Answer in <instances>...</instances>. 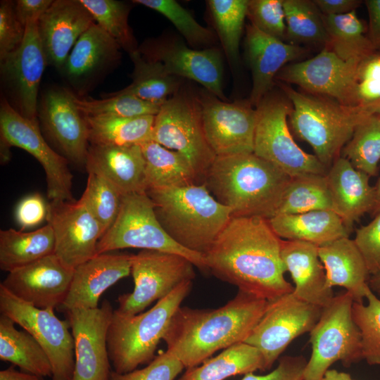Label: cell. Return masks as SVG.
<instances>
[{"instance_id":"cell-1","label":"cell","mask_w":380,"mask_h":380,"mask_svg":"<svg viewBox=\"0 0 380 380\" xmlns=\"http://www.w3.org/2000/svg\"><path fill=\"white\" fill-rule=\"evenodd\" d=\"M281 239L261 217H232L203 255L208 271L267 300L293 292L284 278Z\"/></svg>"},{"instance_id":"cell-2","label":"cell","mask_w":380,"mask_h":380,"mask_svg":"<svg viewBox=\"0 0 380 380\" xmlns=\"http://www.w3.org/2000/svg\"><path fill=\"white\" fill-rule=\"evenodd\" d=\"M268 300L239 291L215 309L179 307L163 337L167 351L191 369L215 353L244 342L263 315Z\"/></svg>"},{"instance_id":"cell-3","label":"cell","mask_w":380,"mask_h":380,"mask_svg":"<svg viewBox=\"0 0 380 380\" xmlns=\"http://www.w3.org/2000/svg\"><path fill=\"white\" fill-rule=\"evenodd\" d=\"M271 163L253 153L216 156L203 184L232 217L276 215L291 180Z\"/></svg>"},{"instance_id":"cell-4","label":"cell","mask_w":380,"mask_h":380,"mask_svg":"<svg viewBox=\"0 0 380 380\" xmlns=\"http://www.w3.org/2000/svg\"><path fill=\"white\" fill-rule=\"evenodd\" d=\"M146 194L167 234L182 247L202 255L232 217V209L219 203L205 184L151 188Z\"/></svg>"},{"instance_id":"cell-5","label":"cell","mask_w":380,"mask_h":380,"mask_svg":"<svg viewBox=\"0 0 380 380\" xmlns=\"http://www.w3.org/2000/svg\"><path fill=\"white\" fill-rule=\"evenodd\" d=\"M291 104L289 125L295 135L309 144L328 169L338 158L357 125L372 114L369 109L348 106L324 96L301 93L281 84Z\"/></svg>"},{"instance_id":"cell-6","label":"cell","mask_w":380,"mask_h":380,"mask_svg":"<svg viewBox=\"0 0 380 380\" xmlns=\"http://www.w3.org/2000/svg\"><path fill=\"white\" fill-rule=\"evenodd\" d=\"M191 287L192 281L182 283L141 314L125 315L113 310L108 330L107 347L114 372L128 373L153 360L157 346L173 315Z\"/></svg>"},{"instance_id":"cell-7","label":"cell","mask_w":380,"mask_h":380,"mask_svg":"<svg viewBox=\"0 0 380 380\" xmlns=\"http://www.w3.org/2000/svg\"><path fill=\"white\" fill-rule=\"evenodd\" d=\"M129 248L178 254L208 270L203 255L182 247L163 229L146 192L122 196L115 220L99 241L97 255Z\"/></svg>"},{"instance_id":"cell-8","label":"cell","mask_w":380,"mask_h":380,"mask_svg":"<svg viewBox=\"0 0 380 380\" xmlns=\"http://www.w3.org/2000/svg\"><path fill=\"white\" fill-rule=\"evenodd\" d=\"M353 298L347 291L334 296L323 308L310 332L312 353L304 380H322L336 362L346 367L362 360L360 331L353 317Z\"/></svg>"},{"instance_id":"cell-9","label":"cell","mask_w":380,"mask_h":380,"mask_svg":"<svg viewBox=\"0 0 380 380\" xmlns=\"http://www.w3.org/2000/svg\"><path fill=\"white\" fill-rule=\"evenodd\" d=\"M152 139L184 156L203 184L216 155L205 134L198 96L176 93L164 102L155 115Z\"/></svg>"},{"instance_id":"cell-10","label":"cell","mask_w":380,"mask_h":380,"mask_svg":"<svg viewBox=\"0 0 380 380\" xmlns=\"http://www.w3.org/2000/svg\"><path fill=\"white\" fill-rule=\"evenodd\" d=\"M291 103L267 96L256 107L253 153L271 163L290 177L304 174L326 175L328 168L296 143L287 123Z\"/></svg>"},{"instance_id":"cell-11","label":"cell","mask_w":380,"mask_h":380,"mask_svg":"<svg viewBox=\"0 0 380 380\" xmlns=\"http://www.w3.org/2000/svg\"><path fill=\"white\" fill-rule=\"evenodd\" d=\"M1 162L9 160L10 148L18 147L31 154L42 166L49 201H75L69 162L42 136L37 120H30L2 99L0 108Z\"/></svg>"},{"instance_id":"cell-12","label":"cell","mask_w":380,"mask_h":380,"mask_svg":"<svg viewBox=\"0 0 380 380\" xmlns=\"http://www.w3.org/2000/svg\"><path fill=\"white\" fill-rule=\"evenodd\" d=\"M0 312L30 333L48 355L52 380H72L75 368L74 340L68 319L52 309H39L13 296L0 284Z\"/></svg>"},{"instance_id":"cell-13","label":"cell","mask_w":380,"mask_h":380,"mask_svg":"<svg viewBox=\"0 0 380 380\" xmlns=\"http://www.w3.org/2000/svg\"><path fill=\"white\" fill-rule=\"evenodd\" d=\"M194 265L186 258L158 251L142 250L132 255V292L119 296L118 312L137 315L155 300L163 299L175 288L195 276Z\"/></svg>"},{"instance_id":"cell-14","label":"cell","mask_w":380,"mask_h":380,"mask_svg":"<svg viewBox=\"0 0 380 380\" xmlns=\"http://www.w3.org/2000/svg\"><path fill=\"white\" fill-rule=\"evenodd\" d=\"M322 309L298 299L293 292L268 300L263 315L244 342L260 351L265 371L270 370L296 338L310 332Z\"/></svg>"},{"instance_id":"cell-15","label":"cell","mask_w":380,"mask_h":380,"mask_svg":"<svg viewBox=\"0 0 380 380\" xmlns=\"http://www.w3.org/2000/svg\"><path fill=\"white\" fill-rule=\"evenodd\" d=\"M360 63L344 61L324 47L312 58L285 65L275 78L296 84L308 94L358 106L356 80Z\"/></svg>"},{"instance_id":"cell-16","label":"cell","mask_w":380,"mask_h":380,"mask_svg":"<svg viewBox=\"0 0 380 380\" xmlns=\"http://www.w3.org/2000/svg\"><path fill=\"white\" fill-rule=\"evenodd\" d=\"M46 220L53 232L55 254L66 266L75 269L97 255V245L104 232L80 199L49 201Z\"/></svg>"},{"instance_id":"cell-17","label":"cell","mask_w":380,"mask_h":380,"mask_svg":"<svg viewBox=\"0 0 380 380\" xmlns=\"http://www.w3.org/2000/svg\"><path fill=\"white\" fill-rule=\"evenodd\" d=\"M207 141L216 156L253 153L257 112L247 103H227L210 92L198 96Z\"/></svg>"},{"instance_id":"cell-18","label":"cell","mask_w":380,"mask_h":380,"mask_svg":"<svg viewBox=\"0 0 380 380\" xmlns=\"http://www.w3.org/2000/svg\"><path fill=\"white\" fill-rule=\"evenodd\" d=\"M113 307L105 300L94 309L66 312L74 340L75 368L72 380H110L107 334Z\"/></svg>"},{"instance_id":"cell-19","label":"cell","mask_w":380,"mask_h":380,"mask_svg":"<svg viewBox=\"0 0 380 380\" xmlns=\"http://www.w3.org/2000/svg\"><path fill=\"white\" fill-rule=\"evenodd\" d=\"M41 126L56 151L69 163L84 168L89 146L84 116L67 89L49 90L39 110Z\"/></svg>"},{"instance_id":"cell-20","label":"cell","mask_w":380,"mask_h":380,"mask_svg":"<svg viewBox=\"0 0 380 380\" xmlns=\"http://www.w3.org/2000/svg\"><path fill=\"white\" fill-rule=\"evenodd\" d=\"M73 273L53 253L8 272L1 284L34 307L54 310L65 301Z\"/></svg>"},{"instance_id":"cell-21","label":"cell","mask_w":380,"mask_h":380,"mask_svg":"<svg viewBox=\"0 0 380 380\" xmlns=\"http://www.w3.org/2000/svg\"><path fill=\"white\" fill-rule=\"evenodd\" d=\"M139 51L146 58L160 62L170 75L197 82L218 99L226 100L222 90V60L218 49L196 50L180 42L156 41L143 44Z\"/></svg>"},{"instance_id":"cell-22","label":"cell","mask_w":380,"mask_h":380,"mask_svg":"<svg viewBox=\"0 0 380 380\" xmlns=\"http://www.w3.org/2000/svg\"><path fill=\"white\" fill-rule=\"evenodd\" d=\"M1 61L4 79L12 87L22 115L37 120V95L47 64L39 37L38 21H28L20 46Z\"/></svg>"},{"instance_id":"cell-23","label":"cell","mask_w":380,"mask_h":380,"mask_svg":"<svg viewBox=\"0 0 380 380\" xmlns=\"http://www.w3.org/2000/svg\"><path fill=\"white\" fill-rule=\"evenodd\" d=\"M95 20L80 0H56L38 21L47 64L62 70L80 36Z\"/></svg>"},{"instance_id":"cell-24","label":"cell","mask_w":380,"mask_h":380,"mask_svg":"<svg viewBox=\"0 0 380 380\" xmlns=\"http://www.w3.org/2000/svg\"><path fill=\"white\" fill-rule=\"evenodd\" d=\"M132 254L105 253L74 269L68 296L61 305L65 311L98 308L101 294L131 273Z\"/></svg>"},{"instance_id":"cell-25","label":"cell","mask_w":380,"mask_h":380,"mask_svg":"<svg viewBox=\"0 0 380 380\" xmlns=\"http://www.w3.org/2000/svg\"><path fill=\"white\" fill-rule=\"evenodd\" d=\"M245 44L253 79L248 102L257 107L271 90L278 72L306 51L301 46L270 37L251 24L246 26Z\"/></svg>"},{"instance_id":"cell-26","label":"cell","mask_w":380,"mask_h":380,"mask_svg":"<svg viewBox=\"0 0 380 380\" xmlns=\"http://www.w3.org/2000/svg\"><path fill=\"white\" fill-rule=\"evenodd\" d=\"M146 164L140 145L89 144L85 170L110 182L124 196L146 191Z\"/></svg>"},{"instance_id":"cell-27","label":"cell","mask_w":380,"mask_h":380,"mask_svg":"<svg viewBox=\"0 0 380 380\" xmlns=\"http://www.w3.org/2000/svg\"><path fill=\"white\" fill-rule=\"evenodd\" d=\"M281 259L294 283L293 295L305 302L324 308L334 298L327 282L318 246L305 241H281Z\"/></svg>"},{"instance_id":"cell-28","label":"cell","mask_w":380,"mask_h":380,"mask_svg":"<svg viewBox=\"0 0 380 380\" xmlns=\"http://www.w3.org/2000/svg\"><path fill=\"white\" fill-rule=\"evenodd\" d=\"M326 177L334 212L351 232L353 223L372 213L374 206L375 190L369 184V176L341 156L329 167Z\"/></svg>"},{"instance_id":"cell-29","label":"cell","mask_w":380,"mask_h":380,"mask_svg":"<svg viewBox=\"0 0 380 380\" xmlns=\"http://www.w3.org/2000/svg\"><path fill=\"white\" fill-rule=\"evenodd\" d=\"M329 288H344L354 302L363 303L370 274L353 239L343 237L318 247Z\"/></svg>"},{"instance_id":"cell-30","label":"cell","mask_w":380,"mask_h":380,"mask_svg":"<svg viewBox=\"0 0 380 380\" xmlns=\"http://www.w3.org/2000/svg\"><path fill=\"white\" fill-rule=\"evenodd\" d=\"M120 49V45L94 23L78 39L62 70L72 83L85 84L115 62Z\"/></svg>"},{"instance_id":"cell-31","label":"cell","mask_w":380,"mask_h":380,"mask_svg":"<svg viewBox=\"0 0 380 380\" xmlns=\"http://www.w3.org/2000/svg\"><path fill=\"white\" fill-rule=\"evenodd\" d=\"M268 220L281 239L305 241L318 247L340 238L348 237L350 233L341 217L328 210L280 214Z\"/></svg>"},{"instance_id":"cell-32","label":"cell","mask_w":380,"mask_h":380,"mask_svg":"<svg viewBox=\"0 0 380 380\" xmlns=\"http://www.w3.org/2000/svg\"><path fill=\"white\" fill-rule=\"evenodd\" d=\"M15 324L9 317L0 315V360L22 372L51 377V364L44 350L30 333L18 330Z\"/></svg>"},{"instance_id":"cell-33","label":"cell","mask_w":380,"mask_h":380,"mask_svg":"<svg viewBox=\"0 0 380 380\" xmlns=\"http://www.w3.org/2000/svg\"><path fill=\"white\" fill-rule=\"evenodd\" d=\"M146 164V189L201 184L189 160L153 139L140 145ZM146 192V191H145Z\"/></svg>"},{"instance_id":"cell-34","label":"cell","mask_w":380,"mask_h":380,"mask_svg":"<svg viewBox=\"0 0 380 380\" xmlns=\"http://www.w3.org/2000/svg\"><path fill=\"white\" fill-rule=\"evenodd\" d=\"M55 253L51 225L28 232L10 228L0 230V269L10 272Z\"/></svg>"},{"instance_id":"cell-35","label":"cell","mask_w":380,"mask_h":380,"mask_svg":"<svg viewBox=\"0 0 380 380\" xmlns=\"http://www.w3.org/2000/svg\"><path fill=\"white\" fill-rule=\"evenodd\" d=\"M265 371L260 351L245 342L233 345L201 365L187 369L178 380H224L227 378Z\"/></svg>"},{"instance_id":"cell-36","label":"cell","mask_w":380,"mask_h":380,"mask_svg":"<svg viewBox=\"0 0 380 380\" xmlns=\"http://www.w3.org/2000/svg\"><path fill=\"white\" fill-rule=\"evenodd\" d=\"M89 142L99 146L141 145L152 139L155 115L84 116Z\"/></svg>"},{"instance_id":"cell-37","label":"cell","mask_w":380,"mask_h":380,"mask_svg":"<svg viewBox=\"0 0 380 380\" xmlns=\"http://www.w3.org/2000/svg\"><path fill=\"white\" fill-rule=\"evenodd\" d=\"M134 63L132 81L119 94H129L151 103L162 105L168 96L175 94L180 82L177 77L170 75L158 61L144 57L138 51L129 54Z\"/></svg>"},{"instance_id":"cell-38","label":"cell","mask_w":380,"mask_h":380,"mask_svg":"<svg viewBox=\"0 0 380 380\" xmlns=\"http://www.w3.org/2000/svg\"><path fill=\"white\" fill-rule=\"evenodd\" d=\"M324 22L329 37L325 47L346 61L361 62L376 51L365 35V27L355 11L338 15H324Z\"/></svg>"},{"instance_id":"cell-39","label":"cell","mask_w":380,"mask_h":380,"mask_svg":"<svg viewBox=\"0 0 380 380\" xmlns=\"http://www.w3.org/2000/svg\"><path fill=\"white\" fill-rule=\"evenodd\" d=\"M319 210L334 211L326 175L304 174L291 178L276 215Z\"/></svg>"},{"instance_id":"cell-40","label":"cell","mask_w":380,"mask_h":380,"mask_svg":"<svg viewBox=\"0 0 380 380\" xmlns=\"http://www.w3.org/2000/svg\"><path fill=\"white\" fill-rule=\"evenodd\" d=\"M283 6L289 43L328 45L323 15L313 1L283 0Z\"/></svg>"},{"instance_id":"cell-41","label":"cell","mask_w":380,"mask_h":380,"mask_svg":"<svg viewBox=\"0 0 380 380\" xmlns=\"http://www.w3.org/2000/svg\"><path fill=\"white\" fill-rule=\"evenodd\" d=\"M341 153L357 170L369 177L377 174L380 161V120L377 115L371 114L357 125Z\"/></svg>"},{"instance_id":"cell-42","label":"cell","mask_w":380,"mask_h":380,"mask_svg":"<svg viewBox=\"0 0 380 380\" xmlns=\"http://www.w3.org/2000/svg\"><path fill=\"white\" fill-rule=\"evenodd\" d=\"M72 99L84 116L139 117L156 115L161 105L144 101L134 95L113 92L101 99L79 97L72 91Z\"/></svg>"},{"instance_id":"cell-43","label":"cell","mask_w":380,"mask_h":380,"mask_svg":"<svg viewBox=\"0 0 380 380\" xmlns=\"http://www.w3.org/2000/svg\"><path fill=\"white\" fill-rule=\"evenodd\" d=\"M207 3L224 52L235 63L239 57L248 0H209Z\"/></svg>"},{"instance_id":"cell-44","label":"cell","mask_w":380,"mask_h":380,"mask_svg":"<svg viewBox=\"0 0 380 380\" xmlns=\"http://www.w3.org/2000/svg\"><path fill=\"white\" fill-rule=\"evenodd\" d=\"M95 23L120 46L131 54L137 51V42L128 24L129 8L115 0H80Z\"/></svg>"},{"instance_id":"cell-45","label":"cell","mask_w":380,"mask_h":380,"mask_svg":"<svg viewBox=\"0 0 380 380\" xmlns=\"http://www.w3.org/2000/svg\"><path fill=\"white\" fill-rule=\"evenodd\" d=\"M367 303L353 302V317L362 341V360L370 365H380V298L369 287Z\"/></svg>"},{"instance_id":"cell-46","label":"cell","mask_w":380,"mask_h":380,"mask_svg":"<svg viewBox=\"0 0 380 380\" xmlns=\"http://www.w3.org/2000/svg\"><path fill=\"white\" fill-rule=\"evenodd\" d=\"M122 197L120 192L107 179L90 172L80 200L98 220L105 233L118 216Z\"/></svg>"},{"instance_id":"cell-47","label":"cell","mask_w":380,"mask_h":380,"mask_svg":"<svg viewBox=\"0 0 380 380\" xmlns=\"http://www.w3.org/2000/svg\"><path fill=\"white\" fill-rule=\"evenodd\" d=\"M132 2L164 15L191 46H209L216 39L210 30L200 25L186 9L174 0H134Z\"/></svg>"},{"instance_id":"cell-48","label":"cell","mask_w":380,"mask_h":380,"mask_svg":"<svg viewBox=\"0 0 380 380\" xmlns=\"http://www.w3.org/2000/svg\"><path fill=\"white\" fill-rule=\"evenodd\" d=\"M247 16L262 32L284 41L286 25L283 0H248Z\"/></svg>"},{"instance_id":"cell-49","label":"cell","mask_w":380,"mask_h":380,"mask_svg":"<svg viewBox=\"0 0 380 380\" xmlns=\"http://www.w3.org/2000/svg\"><path fill=\"white\" fill-rule=\"evenodd\" d=\"M356 100L358 106L372 109L380 103V53L364 58L357 70Z\"/></svg>"},{"instance_id":"cell-50","label":"cell","mask_w":380,"mask_h":380,"mask_svg":"<svg viewBox=\"0 0 380 380\" xmlns=\"http://www.w3.org/2000/svg\"><path fill=\"white\" fill-rule=\"evenodd\" d=\"M184 368L180 360L166 350L156 356L142 369L125 374L112 370L110 380H174Z\"/></svg>"},{"instance_id":"cell-51","label":"cell","mask_w":380,"mask_h":380,"mask_svg":"<svg viewBox=\"0 0 380 380\" xmlns=\"http://www.w3.org/2000/svg\"><path fill=\"white\" fill-rule=\"evenodd\" d=\"M25 26L18 20L15 3L1 1L0 4V60L15 52L22 44Z\"/></svg>"},{"instance_id":"cell-52","label":"cell","mask_w":380,"mask_h":380,"mask_svg":"<svg viewBox=\"0 0 380 380\" xmlns=\"http://www.w3.org/2000/svg\"><path fill=\"white\" fill-rule=\"evenodd\" d=\"M353 240L370 277L380 272V213L369 224L356 230Z\"/></svg>"},{"instance_id":"cell-53","label":"cell","mask_w":380,"mask_h":380,"mask_svg":"<svg viewBox=\"0 0 380 380\" xmlns=\"http://www.w3.org/2000/svg\"><path fill=\"white\" fill-rule=\"evenodd\" d=\"M307 362L303 355H284L272 372L264 375L248 373L241 380H304Z\"/></svg>"},{"instance_id":"cell-54","label":"cell","mask_w":380,"mask_h":380,"mask_svg":"<svg viewBox=\"0 0 380 380\" xmlns=\"http://www.w3.org/2000/svg\"><path fill=\"white\" fill-rule=\"evenodd\" d=\"M47 205L38 193L23 198L15 208V217L22 229L37 226L46 219Z\"/></svg>"},{"instance_id":"cell-55","label":"cell","mask_w":380,"mask_h":380,"mask_svg":"<svg viewBox=\"0 0 380 380\" xmlns=\"http://www.w3.org/2000/svg\"><path fill=\"white\" fill-rule=\"evenodd\" d=\"M52 0H18L15 3V11L23 25L28 21H39L50 7Z\"/></svg>"},{"instance_id":"cell-56","label":"cell","mask_w":380,"mask_h":380,"mask_svg":"<svg viewBox=\"0 0 380 380\" xmlns=\"http://www.w3.org/2000/svg\"><path fill=\"white\" fill-rule=\"evenodd\" d=\"M324 15H338L350 13L361 4L358 0H313Z\"/></svg>"},{"instance_id":"cell-57","label":"cell","mask_w":380,"mask_h":380,"mask_svg":"<svg viewBox=\"0 0 380 380\" xmlns=\"http://www.w3.org/2000/svg\"><path fill=\"white\" fill-rule=\"evenodd\" d=\"M369 15V39L376 49H380V0H366Z\"/></svg>"},{"instance_id":"cell-58","label":"cell","mask_w":380,"mask_h":380,"mask_svg":"<svg viewBox=\"0 0 380 380\" xmlns=\"http://www.w3.org/2000/svg\"><path fill=\"white\" fill-rule=\"evenodd\" d=\"M0 380H44V378L18 371L12 365L0 371Z\"/></svg>"},{"instance_id":"cell-59","label":"cell","mask_w":380,"mask_h":380,"mask_svg":"<svg viewBox=\"0 0 380 380\" xmlns=\"http://www.w3.org/2000/svg\"><path fill=\"white\" fill-rule=\"evenodd\" d=\"M322 380H354L350 374L334 369H328Z\"/></svg>"},{"instance_id":"cell-60","label":"cell","mask_w":380,"mask_h":380,"mask_svg":"<svg viewBox=\"0 0 380 380\" xmlns=\"http://www.w3.org/2000/svg\"><path fill=\"white\" fill-rule=\"evenodd\" d=\"M369 286L370 289L380 298V272L370 277Z\"/></svg>"},{"instance_id":"cell-61","label":"cell","mask_w":380,"mask_h":380,"mask_svg":"<svg viewBox=\"0 0 380 380\" xmlns=\"http://www.w3.org/2000/svg\"><path fill=\"white\" fill-rule=\"evenodd\" d=\"M374 190L375 203L374 208L371 213L373 216H375L380 213V178L377 181L376 184L374 186Z\"/></svg>"},{"instance_id":"cell-62","label":"cell","mask_w":380,"mask_h":380,"mask_svg":"<svg viewBox=\"0 0 380 380\" xmlns=\"http://www.w3.org/2000/svg\"><path fill=\"white\" fill-rule=\"evenodd\" d=\"M372 114L377 115L380 120V103H379L372 109Z\"/></svg>"}]
</instances>
